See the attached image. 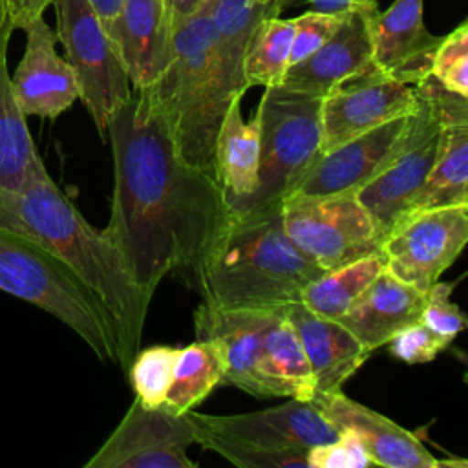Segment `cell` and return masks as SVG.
Masks as SVG:
<instances>
[{
	"mask_svg": "<svg viewBox=\"0 0 468 468\" xmlns=\"http://www.w3.org/2000/svg\"><path fill=\"white\" fill-rule=\"evenodd\" d=\"M113 196L106 234L137 287L154 296L174 269L196 276L230 223L216 177L186 163L146 88L132 90L106 130Z\"/></svg>",
	"mask_w": 468,
	"mask_h": 468,
	"instance_id": "cell-1",
	"label": "cell"
},
{
	"mask_svg": "<svg viewBox=\"0 0 468 468\" xmlns=\"http://www.w3.org/2000/svg\"><path fill=\"white\" fill-rule=\"evenodd\" d=\"M0 227L13 229L49 250L101 300L115 325L119 367L128 375L152 298L137 287L106 230L84 219L44 165L20 188L0 190Z\"/></svg>",
	"mask_w": 468,
	"mask_h": 468,
	"instance_id": "cell-2",
	"label": "cell"
},
{
	"mask_svg": "<svg viewBox=\"0 0 468 468\" xmlns=\"http://www.w3.org/2000/svg\"><path fill=\"white\" fill-rule=\"evenodd\" d=\"M324 272L287 236L276 207L230 218L194 287L216 309L285 307Z\"/></svg>",
	"mask_w": 468,
	"mask_h": 468,
	"instance_id": "cell-3",
	"label": "cell"
},
{
	"mask_svg": "<svg viewBox=\"0 0 468 468\" xmlns=\"http://www.w3.org/2000/svg\"><path fill=\"white\" fill-rule=\"evenodd\" d=\"M146 90L161 110L181 157L214 176V139L225 112L218 101L207 4L174 22L170 60Z\"/></svg>",
	"mask_w": 468,
	"mask_h": 468,
	"instance_id": "cell-4",
	"label": "cell"
},
{
	"mask_svg": "<svg viewBox=\"0 0 468 468\" xmlns=\"http://www.w3.org/2000/svg\"><path fill=\"white\" fill-rule=\"evenodd\" d=\"M0 291L40 307L80 336L97 358L119 366L115 325L101 300L49 250L0 227Z\"/></svg>",
	"mask_w": 468,
	"mask_h": 468,
	"instance_id": "cell-5",
	"label": "cell"
},
{
	"mask_svg": "<svg viewBox=\"0 0 468 468\" xmlns=\"http://www.w3.org/2000/svg\"><path fill=\"white\" fill-rule=\"evenodd\" d=\"M322 99L283 86L263 88L260 119V165L254 192L230 210V218L282 207L320 157Z\"/></svg>",
	"mask_w": 468,
	"mask_h": 468,
	"instance_id": "cell-6",
	"label": "cell"
},
{
	"mask_svg": "<svg viewBox=\"0 0 468 468\" xmlns=\"http://www.w3.org/2000/svg\"><path fill=\"white\" fill-rule=\"evenodd\" d=\"M57 38L73 69L79 99L102 139L112 115L132 95L126 69L88 0H53Z\"/></svg>",
	"mask_w": 468,
	"mask_h": 468,
	"instance_id": "cell-7",
	"label": "cell"
},
{
	"mask_svg": "<svg viewBox=\"0 0 468 468\" xmlns=\"http://www.w3.org/2000/svg\"><path fill=\"white\" fill-rule=\"evenodd\" d=\"M282 219L292 243L324 271L382 250L384 236L355 194L287 196Z\"/></svg>",
	"mask_w": 468,
	"mask_h": 468,
	"instance_id": "cell-8",
	"label": "cell"
},
{
	"mask_svg": "<svg viewBox=\"0 0 468 468\" xmlns=\"http://www.w3.org/2000/svg\"><path fill=\"white\" fill-rule=\"evenodd\" d=\"M417 108L410 117L402 146L369 183L355 196L386 234L399 223L422 188L437 155L442 121L433 102L417 86Z\"/></svg>",
	"mask_w": 468,
	"mask_h": 468,
	"instance_id": "cell-9",
	"label": "cell"
},
{
	"mask_svg": "<svg viewBox=\"0 0 468 468\" xmlns=\"http://www.w3.org/2000/svg\"><path fill=\"white\" fill-rule=\"evenodd\" d=\"M468 241V205L424 210L400 219L384 238L386 271L426 292Z\"/></svg>",
	"mask_w": 468,
	"mask_h": 468,
	"instance_id": "cell-10",
	"label": "cell"
},
{
	"mask_svg": "<svg viewBox=\"0 0 468 468\" xmlns=\"http://www.w3.org/2000/svg\"><path fill=\"white\" fill-rule=\"evenodd\" d=\"M196 433L188 413L146 408L133 399L122 420L106 442L84 464L86 468H196L188 448Z\"/></svg>",
	"mask_w": 468,
	"mask_h": 468,
	"instance_id": "cell-11",
	"label": "cell"
},
{
	"mask_svg": "<svg viewBox=\"0 0 468 468\" xmlns=\"http://www.w3.org/2000/svg\"><path fill=\"white\" fill-rule=\"evenodd\" d=\"M415 108L417 93L411 84L371 66L342 80L322 99L320 155Z\"/></svg>",
	"mask_w": 468,
	"mask_h": 468,
	"instance_id": "cell-12",
	"label": "cell"
},
{
	"mask_svg": "<svg viewBox=\"0 0 468 468\" xmlns=\"http://www.w3.org/2000/svg\"><path fill=\"white\" fill-rule=\"evenodd\" d=\"M411 113L395 117L322 154L289 196L356 194L399 152Z\"/></svg>",
	"mask_w": 468,
	"mask_h": 468,
	"instance_id": "cell-13",
	"label": "cell"
},
{
	"mask_svg": "<svg viewBox=\"0 0 468 468\" xmlns=\"http://www.w3.org/2000/svg\"><path fill=\"white\" fill-rule=\"evenodd\" d=\"M24 55L11 77L13 95L26 117L55 119L79 99L71 66L57 53V33L38 16L22 27Z\"/></svg>",
	"mask_w": 468,
	"mask_h": 468,
	"instance_id": "cell-14",
	"label": "cell"
},
{
	"mask_svg": "<svg viewBox=\"0 0 468 468\" xmlns=\"http://www.w3.org/2000/svg\"><path fill=\"white\" fill-rule=\"evenodd\" d=\"M188 415L216 433L272 450H309L340 435L313 400L291 399L285 404L252 413L205 415L190 410Z\"/></svg>",
	"mask_w": 468,
	"mask_h": 468,
	"instance_id": "cell-15",
	"label": "cell"
},
{
	"mask_svg": "<svg viewBox=\"0 0 468 468\" xmlns=\"http://www.w3.org/2000/svg\"><path fill=\"white\" fill-rule=\"evenodd\" d=\"M422 0H395L386 11L367 13L373 66L400 82L417 84L430 75L441 37L422 18Z\"/></svg>",
	"mask_w": 468,
	"mask_h": 468,
	"instance_id": "cell-16",
	"label": "cell"
},
{
	"mask_svg": "<svg viewBox=\"0 0 468 468\" xmlns=\"http://www.w3.org/2000/svg\"><path fill=\"white\" fill-rule=\"evenodd\" d=\"M320 413L336 431L353 433L373 466L386 468H441V461L419 441L375 410L351 400L340 389L313 399Z\"/></svg>",
	"mask_w": 468,
	"mask_h": 468,
	"instance_id": "cell-17",
	"label": "cell"
},
{
	"mask_svg": "<svg viewBox=\"0 0 468 468\" xmlns=\"http://www.w3.org/2000/svg\"><path fill=\"white\" fill-rule=\"evenodd\" d=\"M172 18L165 0H122L106 29L133 90L152 86L170 60Z\"/></svg>",
	"mask_w": 468,
	"mask_h": 468,
	"instance_id": "cell-18",
	"label": "cell"
},
{
	"mask_svg": "<svg viewBox=\"0 0 468 468\" xmlns=\"http://www.w3.org/2000/svg\"><path fill=\"white\" fill-rule=\"evenodd\" d=\"M285 307L216 309L199 303L194 311L196 336L199 340L218 338L225 349L227 367L221 386H236L252 397L267 399L258 373L260 340L265 327Z\"/></svg>",
	"mask_w": 468,
	"mask_h": 468,
	"instance_id": "cell-19",
	"label": "cell"
},
{
	"mask_svg": "<svg viewBox=\"0 0 468 468\" xmlns=\"http://www.w3.org/2000/svg\"><path fill=\"white\" fill-rule=\"evenodd\" d=\"M218 101L223 112L249 90L243 60L261 20L280 16L276 0H208Z\"/></svg>",
	"mask_w": 468,
	"mask_h": 468,
	"instance_id": "cell-20",
	"label": "cell"
},
{
	"mask_svg": "<svg viewBox=\"0 0 468 468\" xmlns=\"http://www.w3.org/2000/svg\"><path fill=\"white\" fill-rule=\"evenodd\" d=\"M367 13L351 9L338 31L303 60L287 68L282 84L287 90L325 97L342 80L373 66Z\"/></svg>",
	"mask_w": 468,
	"mask_h": 468,
	"instance_id": "cell-21",
	"label": "cell"
},
{
	"mask_svg": "<svg viewBox=\"0 0 468 468\" xmlns=\"http://www.w3.org/2000/svg\"><path fill=\"white\" fill-rule=\"evenodd\" d=\"M285 314L311 366L314 397L338 391L371 355L338 320L324 318L309 311L302 302L289 303Z\"/></svg>",
	"mask_w": 468,
	"mask_h": 468,
	"instance_id": "cell-22",
	"label": "cell"
},
{
	"mask_svg": "<svg viewBox=\"0 0 468 468\" xmlns=\"http://www.w3.org/2000/svg\"><path fill=\"white\" fill-rule=\"evenodd\" d=\"M424 292L395 278L386 269L338 318L367 349L388 344L400 329L420 320Z\"/></svg>",
	"mask_w": 468,
	"mask_h": 468,
	"instance_id": "cell-23",
	"label": "cell"
},
{
	"mask_svg": "<svg viewBox=\"0 0 468 468\" xmlns=\"http://www.w3.org/2000/svg\"><path fill=\"white\" fill-rule=\"evenodd\" d=\"M239 102L241 97L229 104L212 150L214 177L230 210L254 192L260 165V119L254 113V119L245 122Z\"/></svg>",
	"mask_w": 468,
	"mask_h": 468,
	"instance_id": "cell-24",
	"label": "cell"
},
{
	"mask_svg": "<svg viewBox=\"0 0 468 468\" xmlns=\"http://www.w3.org/2000/svg\"><path fill=\"white\" fill-rule=\"evenodd\" d=\"M285 309L265 327L261 335L258 373L267 399L289 397L296 400H313L314 380L311 366Z\"/></svg>",
	"mask_w": 468,
	"mask_h": 468,
	"instance_id": "cell-25",
	"label": "cell"
},
{
	"mask_svg": "<svg viewBox=\"0 0 468 468\" xmlns=\"http://www.w3.org/2000/svg\"><path fill=\"white\" fill-rule=\"evenodd\" d=\"M225 367V349L218 338H196L190 346L179 347L172 382L159 408L176 415L194 410L221 386Z\"/></svg>",
	"mask_w": 468,
	"mask_h": 468,
	"instance_id": "cell-26",
	"label": "cell"
},
{
	"mask_svg": "<svg viewBox=\"0 0 468 468\" xmlns=\"http://www.w3.org/2000/svg\"><path fill=\"white\" fill-rule=\"evenodd\" d=\"M44 165L31 139L26 115L16 104L7 71V57L0 58V190L20 188Z\"/></svg>",
	"mask_w": 468,
	"mask_h": 468,
	"instance_id": "cell-27",
	"label": "cell"
},
{
	"mask_svg": "<svg viewBox=\"0 0 468 468\" xmlns=\"http://www.w3.org/2000/svg\"><path fill=\"white\" fill-rule=\"evenodd\" d=\"M384 269L386 260L380 250L325 271L302 291L300 302L324 318L338 320Z\"/></svg>",
	"mask_w": 468,
	"mask_h": 468,
	"instance_id": "cell-28",
	"label": "cell"
},
{
	"mask_svg": "<svg viewBox=\"0 0 468 468\" xmlns=\"http://www.w3.org/2000/svg\"><path fill=\"white\" fill-rule=\"evenodd\" d=\"M294 37L292 18L269 16L256 27L245 60L243 77L247 88L278 86L289 68L291 46Z\"/></svg>",
	"mask_w": 468,
	"mask_h": 468,
	"instance_id": "cell-29",
	"label": "cell"
},
{
	"mask_svg": "<svg viewBox=\"0 0 468 468\" xmlns=\"http://www.w3.org/2000/svg\"><path fill=\"white\" fill-rule=\"evenodd\" d=\"M188 413V411H186ZM190 417V415H188ZM192 420L196 442L207 450L216 452L229 463L239 468H309V450H272L243 439L216 433L197 420Z\"/></svg>",
	"mask_w": 468,
	"mask_h": 468,
	"instance_id": "cell-30",
	"label": "cell"
},
{
	"mask_svg": "<svg viewBox=\"0 0 468 468\" xmlns=\"http://www.w3.org/2000/svg\"><path fill=\"white\" fill-rule=\"evenodd\" d=\"M179 347L152 346L139 349L130 364L128 375L135 399L146 408H159L170 388Z\"/></svg>",
	"mask_w": 468,
	"mask_h": 468,
	"instance_id": "cell-31",
	"label": "cell"
},
{
	"mask_svg": "<svg viewBox=\"0 0 468 468\" xmlns=\"http://www.w3.org/2000/svg\"><path fill=\"white\" fill-rule=\"evenodd\" d=\"M430 75L446 90L468 97V22L441 37L431 58Z\"/></svg>",
	"mask_w": 468,
	"mask_h": 468,
	"instance_id": "cell-32",
	"label": "cell"
},
{
	"mask_svg": "<svg viewBox=\"0 0 468 468\" xmlns=\"http://www.w3.org/2000/svg\"><path fill=\"white\" fill-rule=\"evenodd\" d=\"M452 289L453 283L437 280L424 292V307L420 313V322L448 342H452L468 325V318L450 300Z\"/></svg>",
	"mask_w": 468,
	"mask_h": 468,
	"instance_id": "cell-33",
	"label": "cell"
},
{
	"mask_svg": "<svg viewBox=\"0 0 468 468\" xmlns=\"http://www.w3.org/2000/svg\"><path fill=\"white\" fill-rule=\"evenodd\" d=\"M346 13H320V11H303L294 16V37L291 46L289 66L303 60L313 51H316L322 44H325L344 24Z\"/></svg>",
	"mask_w": 468,
	"mask_h": 468,
	"instance_id": "cell-34",
	"label": "cell"
},
{
	"mask_svg": "<svg viewBox=\"0 0 468 468\" xmlns=\"http://www.w3.org/2000/svg\"><path fill=\"white\" fill-rule=\"evenodd\" d=\"M389 353L406 364L431 362L450 342L426 327L420 320L400 329L389 342Z\"/></svg>",
	"mask_w": 468,
	"mask_h": 468,
	"instance_id": "cell-35",
	"label": "cell"
},
{
	"mask_svg": "<svg viewBox=\"0 0 468 468\" xmlns=\"http://www.w3.org/2000/svg\"><path fill=\"white\" fill-rule=\"evenodd\" d=\"M309 468H366L373 466L362 444L353 433L340 431L338 439L309 448Z\"/></svg>",
	"mask_w": 468,
	"mask_h": 468,
	"instance_id": "cell-36",
	"label": "cell"
},
{
	"mask_svg": "<svg viewBox=\"0 0 468 468\" xmlns=\"http://www.w3.org/2000/svg\"><path fill=\"white\" fill-rule=\"evenodd\" d=\"M53 0H9V15L13 29H22L31 20L44 15Z\"/></svg>",
	"mask_w": 468,
	"mask_h": 468,
	"instance_id": "cell-37",
	"label": "cell"
},
{
	"mask_svg": "<svg viewBox=\"0 0 468 468\" xmlns=\"http://www.w3.org/2000/svg\"><path fill=\"white\" fill-rule=\"evenodd\" d=\"M353 0H276L280 15L287 9L307 7L305 11H320V13H346L351 11Z\"/></svg>",
	"mask_w": 468,
	"mask_h": 468,
	"instance_id": "cell-38",
	"label": "cell"
},
{
	"mask_svg": "<svg viewBox=\"0 0 468 468\" xmlns=\"http://www.w3.org/2000/svg\"><path fill=\"white\" fill-rule=\"evenodd\" d=\"M88 4L99 16L102 27L108 29L112 26V22L115 20V16L119 15L122 0H88Z\"/></svg>",
	"mask_w": 468,
	"mask_h": 468,
	"instance_id": "cell-39",
	"label": "cell"
},
{
	"mask_svg": "<svg viewBox=\"0 0 468 468\" xmlns=\"http://www.w3.org/2000/svg\"><path fill=\"white\" fill-rule=\"evenodd\" d=\"M172 24L197 13L208 0H165Z\"/></svg>",
	"mask_w": 468,
	"mask_h": 468,
	"instance_id": "cell-40",
	"label": "cell"
},
{
	"mask_svg": "<svg viewBox=\"0 0 468 468\" xmlns=\"http://www.w3.org/2000/svg\"><path fill=\"white\" fill-rule=\"evenodd\" d=\"M13 31L15 29L9 15V0H0V58L7 57V48Z\"/></svg>",
	"mask_w": 468,
	"mask_h": 468,
	"instance_id": "cell-41",
	"label": "cell"
},
{
	"mask_svg": "<svg viewBox=\"0 0 468 468\" xmlns=\"http://www.w3.org/2000/svg\"><path fill=\"white\" fill-rule=\"evenodd\" d=\"M377 0H353L351 9H360V11H377Z\"/></svg>",
	"mask_w": 468,
	"mask_h": 468,
	"instance_id": "cell-42",
	"label": "cell"
}]
</instances>
